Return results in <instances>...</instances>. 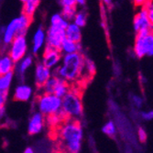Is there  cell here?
<instances>
[{"label": "cell", "mask_w": 153, "mask_h": 153, "mask_svg": "<svg viewBox=\"0 0 153 153\" xmlns=\"http://www.w3.org/2000/svg\"><path fill=\"white\" fill-rule=\"evenodd\" d=\"M35 55L32 53H27L26 56H24L21 60L16 62L15 65V76L19 79V82H24L26 74L27 71L34 66L35 64Z\"/></svg>", "instance_id": "4fadbf2b"}, {"label": "cell", "mask_w": 153, "mask_h": 153, "mask_svg": "<svg viewBox=\"0 0 153 153\" xmlns=\"http://www.w3.org/2000/svg\"><path fill=\"white\" fill-rule=\"evenodd\" d=\"M76 11H77V7H62L61 13L65 19H67L69 22H71L74 18Z\"/></svg>", "instance_id": "4316f807"}, {"label": "cell", "mask_w": 153, "mask_h": 153, "mask_svg": "<svg viewBox=\"0 0 153 153\" xmlns=\"http://www.w3.org/2000/svg\"><path fill=\"white\" fill-rule=\"evenodd\" d=\"M16 62H14L7 53L0 56V75L12 73L15 71Z\"/></svg>", "instance_id": "d6986e66"}, {"label": "cell", "mask_w": 153, "mask_h": 153, "mask_svg": "<svg viewBox=\"0 0 153 153\" xmlns=\"http://www.w3.org/2000/svg\"><path fill=\"white\" fill-rule=\"evenodd\" d=\"M102 131L105 135H106L110 137H115L117 134V127H116V124L114 123V121H112V120L107 121L103 126Z\"/></svg>", "instance_id": "484cf974"}, {"label": "cell", "mask_w": 153, "mask_h": 153, "mask_svg": "<svg viewBox=\"0 0 153 153\" xmlns=\"http://www.w3.org/2000/svg\"><path fill=\"white\" fill-rule=\"evenodd\" d=\"M53 75V71L46 67L41 61L35 62L34 64V83L38 88H41L45 82Z\"/></svg>", "instance_id": "5bb4252c"}, {"label": "cell", "mask_w": 153, "mask_h": 153, "mask_svg": "<svg viewBox=\"0 0 153 153\" xmlns=\"http://www.w3.org/2000/svg\"><path fill=\"white\" fill-rule=\"evenodd\" d=\"M62 53L60 50L46 46L41 55V62L51 70L56 69L62 62Z\"/></svg>", "instance_id": "8fae6325"}, {"label": "cell", "mask_w": 153, "mask_h": 153, "mask_svg": "<svg viewBox=\"0 0 153 153\" xmlns=\"http://www.w3.org/2000/svg\"><path fill=\"white\" fill-rule=\"evenodd\" d=\"M71 88V85L62 78L53 74L46 82L45 85L39 88V90L50 93V94H54L57 96L63 97Z\"/></svg>", "instance_id": "52a82bcc"}, {"label": "cell", "mask_w": 153, "mask_h": 153, "mask_svg": "<svg viewBox=\"0 0 153 153\" xmlns=\"http://www.w3.org/2000/svg\"><path fill=\"white\" fill-rule=\"evenodd\" d=\"M7 119V112H6V105H0V127H2L5 124Z\"/></svg>", "instance_id": "f1b7e54d"}, {"label": "cell", "mask_w": 153, "mask_h": 153, "mask_svg": "<svg viewBox=\"0 0 153 153\" xmlns=\"http://www.w3.org/2000/svg\"><path fill=\"white\" fill-rule=\"evenodd\" d=\"M66 38L65 29L49 25L46 29V46L60 50L62 41Z\"/></svg>", "instance_id": "ba28073f"}, {"label": "cell", "mask_w": 153, "mask_h": 153, "mask_svg": "<svg viewBox=\"0 0 153 153\" xmlns=\"http://www.w3.org/2000/svg\"><path fill=\"white\" fill-rule=\"evenodd\" d=\"M153 0H133L134 6L136 7H142L149 2H152Z\"/></svg>", "instance_id": "d6a6232c"}, {"label": "cell", "mask_w": 153, "mask_h": 153, "mask_svg": "<svg viewBox=\"0 0 153 153\" xmlns=\"http://www.w3.org/2000/svg\"><path fill=\"white\" fill-rule=\"evenodd\" d=\"M85 55L82 51L62 54V62L53 70V74L57 75L71 85H78L82 88V78Z\"/></svg>", "instance_id": "7a4b0ae2"}, {"label": "cell", "mask_w": 153, "mask_h": 153, "mask_svg": "<svg viewBox=\"0 0 153 153\" xmlns=\"http://www.w3.org/2000/svg\"><path fill=\"white\" fill-rule=\"evenodd\" d=\"M138 137H140V140L141 142H144L147 140V133L144 128H140V129H138Z\"/></svg>", "instance_id": "e575fe53"}, {"label": "cell", "mask_w": 153, "mask_h": 153, "mask_svg": "<svg viewBox=\"0 0 153 153\" xmlns=\"http://www.w3.org/2000/svg\"><path fill=\"white\" fill-rule=\"evenodd\" d=\"M15 77L16 76L14 72L0 75V91L9 92Z\"/></svg>", "instance_id": "603a6c76"}, {"label": "cell", "mask_w": 153, "mask_h": 153, "mask_svg": "<svg viewBox=\"0 0 153 153\" xmlns=\"http://www.w3.org/2000/svg\"><path fill=\"white\" fill-rule=\"evenodd\" d=\"M96 72V68L94 62L85 56V63H83V71H82V83H87L94 76Z\"/></svg>", "instance_id": "e0dca14e"}, {"label": "cell", "mask_w": 153, "mask_h": 153, "mask_svg": "<svg viewBox=\"0 0 153 153\" xmlns=\"http://www.w3.org/2000/svg\"><path fill=\"white\" fill-rule=\"evenodd\" d=\"M30 44L27 35H19L14 39L7 48V53L17 62L29 53Z\"/></svg>", "instance_id": "8992f818"}, {"label": "cell", "mask_w": 153, "mask_h": 153, "mask_svg": "<svg viewBox=\"0 0 153 153\" xmlns=\"http://www.w3.org/2000/svg\"><path fill=\"white\" fill-rule=\"evenodd\" d=\"M132 104H133L136 107L140 108V107L142 106L143 102H142V99H141L138 95H133V96H132Z\"/></svg>", "instance_id": "1f68e13d"}, {"label": "cell", "mask_w": 153, "mask_h": 153, "mask_svg": "<svg viewBox=\"0 0 153 153\" xmlns=\"http://www.w3.org/2000/svg\"><path fill=\"white\" fill-rule=\"evenodd\" d=\"M60 51H62V54L78 52V51H82V46L80 42H75V41L70 40L65 38L61 45Z\"/></svg>", "instance_id": "44dd1931"}, {"label": "cell", "mask_w": 153, "mask_h": 153, "mask_svg": "<svg viewBox=\"0 0 153 153\" xmlns=\"http://www.w3.org/2000/svg\"><path fill=\"white\" fill-rule=\"evenodd\" d=\"M60 4L62 7H76L77 0H59Z\"/></svg>", "instance_id": "4dcf8cb0"}, {"label": "cell", "mask_w": 153, "mask_h": 153, "mask_svg": "<svg viewBox=\"0 0 153 153\" xmlns=\"http://www.w3.org/2000/svg\"><path fill=\"white\" fill-rule=\"evenodd\" d=\"M73 22L81 27H85L87 23V14H86V12L82 9L77 10L75 15H74V18L73 19Z\"/></svg>", "instance_id": "d4e9b609"}, {"label": "cell", "mask_w": 153, "mask_h": 153, "mask_svg": "<svg viewBox=\"0 0 153 153\" xmlns=\"http://www.w3.org/2000/svg\"><path fill=\"white\" fill-rule=\"evenodd\" d=\"M32 22V18L23 12L12 19L6 26L0 29V41L2 46L7 48L11 41L19 35H27Z\"/></svg>", "instance_id": "3957f363"}, {"label": "cell", "mask_w": 153, "mask_h": 153, "mask_svg": "<svg viewBox=\"0 0 153 153\" xmlns=\"http://www.w3.org/2000/svg\"><path fill=\"white\" fill-rule=\"evenodd\" d=\"M67 119L65 117V116L63 115V113L62 111L56 113V114H52L50 115L48 117H46V126L51 130H55L57 128H59V126H61L62 123Z\"/></svg>", "instance_id": "ffe728a7"}, {"label": "cell", "mask_w": 153, "mask_h": 153, "mask_svg": "<svg viewBox=\"0 0 153 153\" xmlns=\"http://www.w3.org/2000/svg\"><path fill=\"white\" fill-rule=\"evenodd\" d=\"M140 8H141L140 11L137 13L134 18V30L136 33L144 29H152L153 27V26L150 24L148 19L146 9L144 7H140Z\"/></svg>", "instance_id": "2e32d148"}, {"label": "cell", "mask_w": 153, "mask_h": 153, "mask_svg": "<svg viewBox=\"0 0 153 153\" xmlns=\"http://www.w3.org/2000/svg\"><path fill=\"white\" fill-rule=\"evenodd\" d=\"M34 95V88L24 82H20L13 91V98L18 102H29Z\"/></svg>", "instance_id": "9a60e30c"}, {"label": "cell", "mask_w": 153, "mask_h": 153, "mask_svg": "<svg viewBox=\"0 0 153 153\" xmlns=\"http://www.w3.org/2000/svg\"><path fill=\"white\" fill-rule=\"evenodd\" d=\"M22 153H36V152H35V150L31 147H27Z\"/></svg>", "instance_id": "8d00e7d4"}, {"label": "cell", "mask_w": 153, "mask_h": 153, "mask_svg": "<svg viewBox=\"0 0 153 153\" xmlns=\"http://www.w3.org/2000/svg\"><path fill=\"white\" fill-rule=\"evenodd\" d=\"M46 117L39 111H34L27 122V131L30 136L39 135L46 128Z\"/></svg>", "instance_id": "7c38bea8"}, {"label": "cell", "mask_w": 153, "mask_h": 153, "mask_svg": "<svg viewBox=\"0 0 153 153\" xmlns=\"http://www.w3.org/2000/svg\"><path fill=\"white\" fill-rule=\"evenodd\" d=\"M52 132L59 153H80L83 140V128L80 120L65 119Z\"/></svg>", "instance_id": "6da1fadb"}, {"label": "cell", "mask_w": 153, "mask_h": 153, "mask_svg": "<svg viewBox=\"0 0 153 153\" xmlns=\"http://www.w3.org/2000/svg\"><path fill=\"white\" fill-rule=\"evenodd\" d=\"M103 2H104L105 5H107V6H110V4H111V0H103Z\"/></svg>", "instance_id": "74e56055"}, {"label": "cell", "mask_w": 153, "mask_h": 153, "mask_svg": "<svg viewBox=\"0 0 153 153\" xmlns=\"http://www.w3.org/2000/svg\"><path fill=\"white\" fill-rule=\"evenodd\" d=\"M41 0H25L22 5V12L27 16L33 18L37 12Z\"/></svg>", "instance_id": "7402d4cb"}, {"label": "cell", "mask_w": 153, "mask_h": 153, "mask_svg": "<svg viewBox=\"0 0 153 153\" xmlns=\"http://www.w3.org/2000/svg\"><path fill=\"white\" fill-rule=\"evenodd\" d=\"M68 24H69V21L63 18V16L62 15L61 12H57V13L52 14L50 18V24L49 25L57 26V27H63V29H66Z\"/></svg>", "instance_id": "cb8c5ba5"}, {"label": "cell", "mask_w": 153, "mask_h": 153, "mask_svg": "<svg viewBox=\"0 0 153 153\" xmlns=\"http://www.w3.org/2000/svg\"><path fill=\"white\" fill-rule=\"evenodd\" d=\"M35 106L37 111L45 117L56 114L62 109V97L39 89V94L35 98Z\"/></svg>", "instance_id": "5b68a950"}, {"label": "cell", "mask_w": 153, "mask_h": 153, "mask_svg": "<svg viewBox=\"0 0 153 153\" xmlns=\"http://www.w3.org/2000/svg\"><path fill=\"white\" fill-rule=\"evenodd\" d=\"M46 47V29L43 26H39L36 27L30 40V51L33 55H39L42 52Z\"/></svg>", "instance_id": "30bf717a"}, {"label": "cell", "mask_w": 153, "mask_h": 153, "mask_svg": "<svg viewBox=\"0 0 153 153\" xmlns=\"http://www.w3.org/2000/svg\"><path fill=\"white\" fill-rule=\"evenodd\" d=\"M141 117L147 121L153 120V110H149V111H147V112H142Z\"/></svg>", "instance_id": "836d02e7"}, {"label": "cell", "mask_w": 153, "mask_h": 153, "mask_svg": "<svg viewBox=\"0 0 153 153\" xmlns=\"http://www.w3.org/2000/svg\"><path fill=\"white\" fill-rule=\"evenodd\" d=\"M65 36L66 39L75 41V42H81L82 40V27L77 26L73 21L69 22L68 26L65 29Z\"/></svg>", "instance_id": "ac0fdd59"}, {"label": "cell", "mask_w": 153, "mask_h": 153, "mask_svg": "<svg viewBox=\"0 0 153 153\" xmlns=\"http://www.w3.org/2000/svg\"><path fill=\"white\" fill-rule=\"evenodd\" d=\"M81 87L71 85L69 92L62 97V109L67 119L80 120L83 115V105Z\"/></svg>", "instance_id": "277c9868"}, {"label": "cell", "mask_w": 153, "mask_h": 153, "mask_svg": "<svg viewBox=\"0 0 153 153\" xmlns=\"http://www.w3.org/2000/svg\"><path fill=\"white\" fill-rule=\"evenodd\" d=\"M146 9L147 11V15H148V19L150 22V24L153 26V1L148 3L147 5H145L144 7H142Z\"/></svg>", "instance_id": "83f0119b"}, {"label": "cell", "mask_w": 153, "mask_h": 153, "mask_svg": "<svg viewBox=\"0 0 153 153\" xmlns=\"http://www.w3.org/2000/svg\"><path fill=\"white\" fill-rule=\"evenodd\" d=\"M153 50V32L147 35H136L134 52L137 58H142L145 55L149 54Z\"/></svg>", "instance_id": "9c48e42d"}, {"label": "cell", "mask_w": 153, "mask_h": 153, "mask_svg": "<svg viewBox=\"0 0 153 153\" xmlns=\"http://www.w3.org/2000/svg\"><path fill=\"white\" fill-rule=\"evenodd\" d=\"M8 92L0 91V105H6L7 100H8Z\"/></svg>", "instance_id": "f546056e"}, {"label": "cell", "mask_w": 153, "mask_h": 153, "mask_svg": "<svg viewBox=\"0 0 153 153\" xmlns=\"http://www.w3.org/2000/svg\"><path fill=\"white\" fill-rule=\"evenodd\" d=\"M20 1H21V2H24V1H25V0H20Z\"/></svg>", "instance_id": "f35d334b"}, {"label": "cell", "mask_w": 153, "mask_h": 153, "mask_svg": "<svg viewBox=\"0 0 153 153\" xmlns=\"http://www.w3.org/2000/svg\"><path fill=\"white\" fill-rule=\"evenodd\" d=\"M86 4V0H77L76 1V7H85Z\"/></svg>", "instance_id": "d590c367"}]
</instances>
